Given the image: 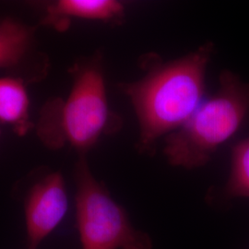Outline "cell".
I'll return each mask as SVG.
<instances>
[{"label":"cell","instance_id":"obj_9","mask_svg":"<svg viewBox=\"0 0 249 249\" xmlns=\"http://www.w3.org/2000/svg\"><path fill=\"white\" fill-rule=\"evenodd\" d=\"M225 192L230 197H249V137L236 143L231 150Z\"/></svg>","mask_w":249,"mask_h":249},{"label":"cell","instance_id":"obj_2","mask_svg":"<svg viewBox=\"0 0 249 249\" xmlns=\"http://www.w3.org/2000/svg\"><path fill=\"white\" fill-rule=\"evenodd\" d=\"M71 72L72 85L68 97L53 99L45 105L37 132L49 148L70 145L85 155L103 136L118 131L122 122L109 107L100 55L76 63Z\"/></svg>","mask_w":249,"mask_h":249},{"label":"cell","instance_id":"obj_1","mask_svg":"<svg viewBox=\"0 0 249 249\" xmlns=\"http://www.w3.org/2000/svg\"><path fill=\"white\" fill-rule=\"evenodd\" d=\"M213 50V43H206L171 61L147 60L142 78L119 84L138 119L140 152L154 151L162 137L179 129L201 105Z\"/></svg>","mask_w":249,"mask_h":249},{"label":"cell","instance_id":"obj_5","mask_svg":"<svg viewBox=\"0 0 249 249\" xmlns=\"http://www.w3.org/2000/svg\"><path fill=\"white\" fill-rule=\"evenodd\" d=\"M68 209L69 197L60 172L49 173L35 183L24 203L27 249H38L62 222Z\"/></svg>","mask_w":249,"mask_h":249},{"label":"cell","instance_id":"obj_8","mask_svg":"<svg viewBox=\"0 0 249 249\" xmlns=\"http://www.w3.org/2000/svg\"><path fill=\"white\" fill-rule=\"evenodd\" d=\"M30 108L26 81L12 75L0 77V123L8 124L18 136H25L35 126Z\"/></svg>","mask_w":249,"mask_h":249},{"label":"cell","instance_id":"obj_6","mask_svg":"<svg viewBox=\"0 0 249 249\" xmlns=\"http://www.w3.org/2000/svg\"><path fill=\"white\" fill-rule=\"evenodd\" d=\"M36 26L18 18H0V70L27 83L44 79L49 61L37 45Z\"/></svg>","mask_w":249,"mask_h":249},{"label":"cell","instance_id":"obj_3","mask_svg":"<svg viewBox=\"0 0 249 249\" xmlns=\"http://www.w3.org/2000/svg\"><path fill=\"white\" fill-rule=\"evenodd\" d=\"M249 114V82L223 71L213 94L203 100L179 129L164 138L163 154L173 166L202 167L239 130Z\"/></svg>","mask_w":249,"mask_h":249},{"label":"cell","instance_id":"obj_4","mask_svg":"<svg viewBox=\"0 0 249 249\" xmlns=\"http://www.w3.org/2000/svg\"><path fill=\"white\" fill-rule=\"evenodd\" d=\"M75 181L82 249H151L149 235L134 228L124 209L93 177L85 155L76 164Z\"/></svg>","mask_w":249,"mask_h":249},{"label":"cell","instance_id":"obj_7","mask_svg":"<svg viewBox=\"0 0 249 249\" xmlns=\"http://www.w3.org/2000/svg\"><path fill=\"white\" fill-rule=\"evenodd\" d=\"M125 18L124 4L116 0H57L45 9L42 23L56 31H66L72 18L120 24Z\"/></svg>","mask_w":249,"mask_h":249}]
</instances>
